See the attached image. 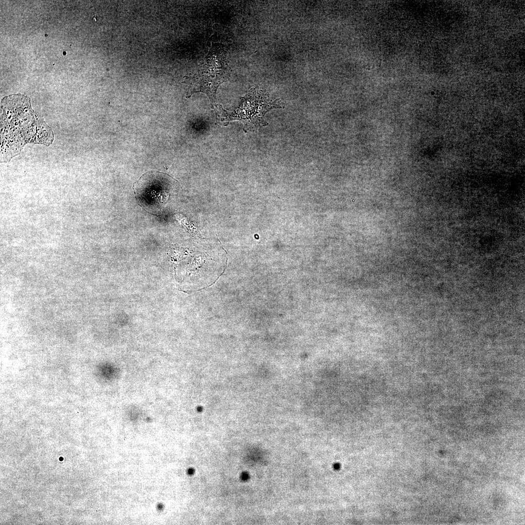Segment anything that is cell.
<instances>
[{"label": "cell", "mask_w": 525, "mask_h": 525, "mask_svg": "<svg viewBox=\"0 0 525 525\" xmlns=\"http://www.w3.org/2000/svg\"><path fill=\"white\" fill-rule=\"evenodd\" d=\"M226 55L225 46L217 43L212 45L196 73L187 78L188 97L195 92H202L209 97L213 105L215 104L216 90L229 75Z\"/></svg>", "instance_id": "1"}, {"label": "cell", "mask_w": 525, "mask_h": 525, "mask_svg": "<svg viewBox=\"0 0 525 525\" xmlns=\"http://www.w3.org/2000/svg\"><path fill=\"white\" fill-rule=\"evenodd\" d=\"M167 176L158 172H149L134 183V192L139 204L150 212L158 213L167 200Z\"/></svg>", "instance_id": "2"}, {"label": "cell", "mask_w": 525, "mask_h": 525, "mask_svg": "<svg viewBox=\"0 0 525 525\" xmlns=\"http://www.w3.org/2000/svg\"><path fill=\"white\" fill-rule=\"evenodd\" d=\"M285 103L280 99L271 100L268 95L258 88L251 90L244 97L241 105L244 111L248 128H254L265 126L267 122L264 119L265 113L273 108H284Z\"/></svg>", "instance_id": "3"}]
</instances>
